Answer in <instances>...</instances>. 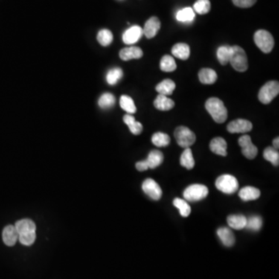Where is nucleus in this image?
<instances>
[{
  "instance_id": "obj_1",
  "label": "nucleus",
  "mask_w": 279,
  "mask_h": 279,
  "mask_svg": "<svg viewBox=\"0 0 279 279\" xmlns=\"http://www.w3.org/2000/svg\"><path fill=\"white\" fill-rule=\"evenodd\" d=\"M206 109L216 123H222L227 120V109L219 99L216 97L209 99L206 103Z\"/></svg>"
},
{
  "instance_id": "obj_2",
  "label": "nucleus",
  "mask_w": 279,
  "mask_h": 279,
  "mask_svg": "<svg viewBox=\"0 0 279 279\" xmlns=\"http://www.w3.org/2000/svg\"><path fill=\"white\" fill-rule=\"evenodd\" d=\"M230 65L232 67L239 71L245 72L248 68V61L245 50L240 46H233L232 47L231 55L230 59Z\"/></svg>"
},
{
  "instance_id": "obj_3",
  "label": "nucleus",
  "mask_w": 279,
  "mask_h": 279,
  "mask_svg": "<svg viewBox=\"0 0 279 279\" xmlns=\"http://www.w3.org/2000/svg\"><path fill=\"white\" fill-rule=\"evenodd\" d=\"M216 187L225 194H234L238 190L239 183L233 175H222L216 179Z\"/></svg>"
},
{
  "instance_id": "obj_4",
  "label": "nucleus",
  "mask_w": 279,
  "mask_h": 279,
  "mask_svg": "<svg viewBox=\"0 0 279 279\" xmlns=\"http://www.w3.org/2000/svg\"><path fill=\"white\" fill-rule=\"evenodd\" d=\"M254 42L262 52L268 54L274 48V41L272 35L265 30H259L254 33Z\"/></svg>"
},
{
  "instance_id": "obj_5",
  "label": "nucleus",
  "mask_w": 279,
  "mask_h": 279,
  "mask_svg": "<svg viewBox=\"0 0 279 279\" xmlns=\"http://www.w3.org/2000/svg\"><path fill=\"white\" fill-rule=\"evenodd\" d=\"M175 139L180 147L188 148L196 142V134L186 126H178L175 131Z\"/></svg>"
},
{
  "instance_id": "obj_6",
  "label": "nucleus",
  "mask_w": 279,
  "mask_h": 279,
  "mask_svg": "<svg viewBox=\"0 0 279 279\" xmlns=\"http://www.w3.org/2000/svg\"><path fill=\"white\" fill-rule=\"evenodd\" d=\"M279 93V83L277 81H270L262 86L258 93V99L263 104H269Z\"/></svg>"
},
{
  "instance_id": "obj_7",
  "label": "nucleus",
  "mask_w": 279,
  "mask_h": 279,
  "mask_svg": "<svg viewBox=\"0 0 279 279\" xmlns=\"http://www.w3.org/2000/svg\"><path fill=\"white\" fill-rule=\"evenodd\" d=\"M209 194V190L204 184H191L184 190L183 196L190 202H197L205 199Z\"/></svg>"
},
{
  "instance_id": "obj_8",
  "label": "nucleus",
  "mask_w": 279,
  "mask_h": 279,
  "mask_svg": "<svg viewBox=\"0 0 279 279\" xmlns=\"http://www.w3.org/2000/svg\"><path fill=\"white\" fill-rule=\"evenodd\" d=\"M239 145L241 147L242 154L248 159H254L257 155V147L253 144L249 135H244L238 140Z\"/></svg>"
},
{
  "instance_id": "obj_9",
  "label": "nucleus",
  "mask_w": 279,
  "mask_h": 279,
  "mask_svg": "<svg viewBox=\"0 0 279 279\" xmlns=\"http://www.w3.org/2000/svg\"><path fill=\"white\" fill-rule=\"evenodd\" d=\"M142 190L146 195L154 200H159L162 196V190L161 187L152 178H147L143 182Z\"/></svg>"
},
{
  "instance_id": "obj_10",
  "label": "nucleus",
  "mask_w": 279,
  "mask_h": 279,
  "mask_svg": "<svg viewBox=\"0 0 279 279\" xmlns=\"http://www.w3.org/2000/svg\"><path fill=\"white\" fill-rule=\"evenodd\" d=\"M252 128V123L248 120H244V119L234 120L227 125V131L231 134L248 133L251 131Z\"/></svg>"
},
{
  "instance_id": "obj_11",
  "label": "nucleus",
  "mask_w": 279,
  "mask_h": 279,
  "mask_svg": "<svg viewBox=\"0 0 279 279\" xmlns=\"http://www.w3.org/2000/svg\"><path fill=\"white\" fill-rule=\"evenodd\" d=\"M144 32L139 26H133L127 29L123 34V41L126 44H134L142 38Z\"/></svg>"
},
{
  "instance_id": "obj_12",
  "label": "nucleus",
  "mask_w": 279,
  "mask_h": 279,
  "mask_svg": "<svg viewBox=\"0 0 279 279\" xmlns=\"http://www.w3.org/2000/svg\"><path fill=\"white\" fill-rule=\"evenodd\" d=\"M161 28V22L156 16H152L145 23L143 32L146 38L151 39L155 38Z\"/></svg>"
},
{
  "instance_id": "obj_13",
  "label": "nucleus",
  "mask_w": 279,
  "mask_h": 279,
  "mask_svg": "<svg viewBox=\"0 0 279 279\" xmlns=\"http://www.w3.org/2000/svg\"><path fill=\"white\" fill-rule=\"evenodd\" d=\"M18 239H19V234L15 226L9 225L4 228L3 231V240L6 245L10 247L13 246L17 241Z\"/></svg>"
},
{
  "instance_id": "obj_14",
  "label": "nucleus",
  "mask_w": 279,
  "mask_h": 279,
  "mask_svg": "<svg viewBox=\"0 0 279 279\" xmlns=\"http://www.w3.org/2000/svg\"><path fill=\"white\" fill-rule=\"evenodd\" d=\"M210 148L213 153L220 156H227V144L222 137H215L212 140L210 144Z\"/></svg>"
},
{
  "instance_id": "obj_15",
  "label": "nucleus",
  "mask_w": 279,
  "mask_h": 279,
  "mask_svg": "<svg viewBox=\"0 0 279 279\" xmlns=\"http://www.w3.org/2000/svg\"><path fill=\"white\" fill-rule=\"evenodd\" d=\"M217 235L226 247H232L235 243L234 233L227 227H221L218 229Z\"/></svg>"
},
{
  "instance_id": "obj_16",
  "label": "nucleus",
  "mask_w": 279,
  "mask_h": 279,
  "mask_svg": "<svg viewBox=\"0 0 279 279\" xmlns=\"http://www.w3.org/2000/svg\"><path fill=\"white\" fill-rule=\"evenodd\" d=\"M142 57L143 51L138 47L123 48L120 51V58L123 61L139 59Z\"/></svg>"
},
{
  "instance_id": "obj_17",
  "label": "nucleus",
  "mask_w": 279,
  "mask_h": 279,
  "mask_svg": "<svg viewBox=\"0 0 279 279\" xmlns=\"http://www.w3.org/2000/svg\"><path fill=\"white\" fill-rule=\"evenodd\" d=\"M172 53L175 57L181 60H187L190 56V46L184 43H178L173 46Z\"/></svg>"
},
{
  "instance_id": "obj_18",
  "label": "nucleus",
  "mask_w": 279,
  "mask_h": 279,
  "mask_svg": "<svg viewBox=\"0 0 279 279\" xmlns=\"http://www.w3.org/2000/svg\"><path fill=\"white\" fill-rule=\"evenodd\" d=\"M260 190L252 186H246L239 192V196L244 201L256 200L260 197Z\"/></svg>"
},
{
  "instance_id": "obj_19",
  "label": "nucleus",
  "mask_w": 279,
  "mask_h": 279,
  "mask_svg": "<svg viewBox=\"0 0 279 279\" xmlns=\"http://www.w3.org/2000/svg\"><path fill=\"white\" fill-rule=\"evenodd\" d=\"M154 106L159 110L169 111L175 106V102L168 98L166 96L159 94L154 101Z\"/></svg>"
},
{
  "instance_id": "obj_20",
  "label": "nucleus",
  "mask_w": 279,
  "mask_h": 279,
  "mask_svg": "<svg viewBox=\"0 0 279 279\" xmlns=\"http://www.w3.org/2000/svg\"><path fill=\"white\" fill-rule=\"evenodd\" d=\"M199 81L205 85H212L217 80V74L211 68H202L199 72Z\"/></svg>"
},
{
  "instance_id": "obj_21",
  "label": "nucleus",
  "mask_w": 279,
  "mask_h": 279,
  "mask_svg": "<svg viewBox=\"0 0 279 279\" xmlns=\"http://www.w3.org/2000/svg\"><path fill=\"white\" fill-rule=\"evenodd\" d=\"M227 222L230 228L242 230L246 227L247 218L243 215H230L227 217Z\"/></svg>"
},
{
  "instance_id": "obj_22",
  "label": "nucleus",
  "mask_w": 279,
  "mask_h": 279,
  "mask_svg": "<svg viewBox=\"0 0 279 279\" xmlns=\"http://www.w3.org/2000/svg\"><path fill=\"white\" fill-rule=\"evenodd\" d=\"M18 234H23L30 233V232H36V225L33 221L28 219H21L17 221L15 224Z\"/></svg>"
},
{
  "instance_id": "obj_23",
  "label": "nucleus",
  "mask_w": 279,
  "mask_h": 279,
  "mask_svg": "<svg viewBox=\"0 0 279 279\" xmlns=\"http://www.w3.org/2000/svg\"><path fill=\"white\" fill-rule=\"evenodd\" d=\"M145 161L149 169H156L157 167L161 165V163L164 161V155L160 151L154 150L149 153L148 157Z\"/></svg>"
},
{
  "instance_id": "obj_24",
  "label": "nucleus",
  "mask_w": 279,
  "mask_h": 279,
  "mask_svg": "<svg viewBox=\"0 0 279 279\" xmlns=\"http://www.w3.org/2000/svg\"><path fill=\"white\" fill-rule=\"evenodd\" d=\"M123 121L127 125L129 131L134 135H139L143 131V126L140 122L136 121L135 118L131 114H126L123 117Z\"/></svg>"
},
{
  "instance_id": "obj_25",
  "label": "nucleus",
  "mask_w": 279,
  "mask_h": 279,
  "mask_svg": "<svg viewBox=\"0 0 279 279\" xmlns=\"http://www.w3.org/2000/svg\"><path fill=\"white\" fill-rule=\"evenodd\" d=\"M175 88V83L171 79H164L156 86V91L161 95L170 96Z\"/></svg>"
},
{
  "instance_id": "obj_26",
  "label": "nucleus",
  "mask_w": 279,
  "mask_h": 279,
  "mask_svg": "<svg viewBox=\"0 0 279 279\" xmlns=\"http://www.w3.org/2000/svg\"><path fill=\"white\" fill-rule=\"evenodd\" d=\"M195 11L191 7L181 9L176 13V20L179 22L190 23L195 19Z\"/></svg>"
},
{
  "instance_id": "obj_27",
  "label": "nucleus",
  "mask_w": 279,
  "mask_h": 279,
  "mask_svg": "<svg viewBox=\"0 0 279 279\" xmlns=\"http://www.w3.org/2000/svg\"><path fill=\"white\" fill-rule=\"evenodd\" d=\"M180 163H181V166L189 169V170H191L194 168L195 160L193 158V152L190 147L185 148V150L181 154Z\"/></svg>"
},
{
  "instance_id": "obj_28",
  "label": "nucleus",
  "mask_w": 279,
  "mask_h": 279,
  "mask_svg": "<svg viewBox=\"0 0 279 279\" xmlns=\"http://www.w3.org/2000/svg\"><path fill=\"white\" fill-rule=\"evenodd\" d=\"M231 52L232 47H230V46H221V47L218 48L217 59L221 65H226L229 63Z\"/></svg>"
},
{
  "instance_id": "obj_29",
  "label": "nucleus",
  "mask_w": 279,
  "mask_h": 279,
  "mask_svg": "<svg viewBox=\"0 0 279 279\" xmlns=\"http://www.w3.org/2000/svg\"><path fill=\"white\" fill-rule=\"evenodd\" d=\"M152 141L156 147H167L170 144V137L164 133H155L152 137Z\"/></svg>"
},
{
  "instance_id": "obj_30",
  "label": "nucleus",
  "mask_w": 279,
  "mask_h": 279,
  "mask_svg": "<svg viewBox=\"0 0 279 279\" xmlns=\"http://www.w3.org/2000/svg\"><path fill=\"white\" fill-rule=\"evenodd\" d=\"M120 107L129 114H135L137 111L134 100L128 96L123 95L120 97Z\"/></svg>"
},
{
  "instance_id": "obj_31",
  "label": "nucleus",
  "mask_w": 279,
  "mask_h": 279,
  "mask_svg": "<svg viewBox=\"0 0 279 279\" xmlns=\"http://www.w3.org/2000/svg\"><path fill=\"white\" fill-rule=\"evenodd\" d=\"M160 68H161V71H165V72H172L176 69L177 65L172 56L164 55L163 56L161 62H160Z\"/></svg>"
},
{
  "instance_id": "obj_32",
  "label": "nucleus",
  "mask_w": 279,
  "mask_h": 279,
  "mask_svg": "<svg viewBox=\"0 0 279 279\" xmlns=\"http://www.w3.org/2000/svg\"><path fill=\"white\" fill-rule=\"evenodd\" d=\"M173 205L179 210L180 214L183 217H188L191 213V207L184 199L176 198L174 199Z\"/></svg>"
},
{
  "instance_id": "obj_33",
  "label": "nucleus",
  "mask_w": 279,
  "mask_h": 279,
  "mask_svg": "<svg viewBox=\"0 0 279 279\" xmlns=\"http://www.w3.org/2000/svg\"><path fill=\"white\" fill-rule=\"evenodd\" d=\"M264 158L265 160L271 162L273 165L277 166L279 164V153L274 147H268L264 151Z\"/></svg>"
},
{
  "instance_id": "obj_34",
  "label": "nucleus",
  "mask_w": 279,
  "mask_h": 279,
  "mask_svg": "<svg viewBox=\"0 0 279 279\" xmlns=\"http://www.w3.org/2000/svg\"><path fill=\"white\" fill-rule=\"evenodd\" d=\"M116 103L115 97L111 93L106 92L103 94L99 100V106L103 109H110Z\"/></svg>"
},
{
  "instance_id": "obj_35",
  "label": "nucleus",
  "mask_w": 279,
  "mask_h": 279,
  "mask_svg": "<svg viewBox=\"0 0 279 279\" xmlns=\"http://www.w3.org/2000/svg\"><path fill=\"white\" fill-rule=\"evenodd\" d=\"M113 40H114V35H113L112 32L107 29H103V30H100L97 34V41L102 46H104V47L109 45L113 42Z\"/></svg>"
},
{
  "instance_id": "obj_36",
  "label": "nucleus",
  "mask_w": 279,
  "mask_h": 279,
  "mask_svg": "<svg viewBox=\"0 0 279 279\" xmlns=\"http://www.w3.org/2000/svg\"><path fill=\"white\" fill-rule=\"evenodd\" d=\"M123 70L120 68H114L113 69L109 70V72L106 76V81L108 84L110 85H114L119 82V80L123 77Z\"/></svg>"
},
{
  "instance_id": "obj_37",
  "label": "nucleus",
  "mask_w": 279,
  "mask_h": 279,
  "mask_svg": "<svg viewBox=\"0 0 279 279\" xmlns=\"http://www.w3.org/2000/svg\"><path fill=\"white\" fill-rule=\"evenodd\" d=\"M193 9H194L193 10L198 14H207L211 9L210 0H197L193 6Z\"/></svg>"
},
{
  "instance_id": "obj_38",
  "label": "nucleus",
  "mask_w": 279,
  "mask_h": 279,
  "mask_svg": "<svg viewBox=\"0 0 279 279\" xmlns=\"http://www.w3.org/2000/svg\"><path fill=\"white\" fill-rule=\"evenodd\" d=\"M262 224H263V221L260 216H252L248 219L247 218V224L245 228L252 230V231H258L262 228Z\"/></svg>"
},
{
  "instance_id": "obj_39",
  "label": "nucleus",
  "mask_w": 279,
  "mask_h": 279,
  "mask_svg": "<svg viewBox=\"0 0 279 279\" xmlns=\"http://www.w3.org/2000/svg\"><path fill=\"white\" fill-rule=\"evenodd\" d=\"M18 240L22 245L30 246V245H33L35 240H36V232H30V233H27V234H20Z\"/></svg>"
},
{
  "instance_id": "obj_40",
  "label": "nucleus",
  "mask_w": 279,
  "mask_h": 279,
  "mask_svg": "<svg viewBox=\"0 0 279 279\" xmlns=\"http://www.w3.org/2000/svg\"><path fill=\"white\" fill-rule=\"evenodd\" d=\"M236 7H240V8H249L253 7L257 2V0H232Z\"/></svg>"
},
{
  "instance_id": "obj_41",
  "label": "nucleus",
  "mask_w": 279,
  "mask_h": 279,
  "mask_svg": "<svg viewBox=\"0 0 279 279\" xmlns=\"http://www.w3.org/2000/svg\"><path fill=\"white\" fill-rule=\"evenodd\" d=\"M136 168H137V170L140 171V172H144V171L147 170V169H149L148 165H147L145 160L137 162V164H136Z\"/></svg>"
},
{
  "instance_id": "obj_42",
  "label": "nucleus",
  "mask_w": 279,
  "mask_h": 279,
  "mask_svg": "<svg viewBox=\"0 0 279 279\" xmlns=\"http://www.w3.org/2000/svg\"><path fill=\"white\" fill-rule=\"evenodd\" d=\"M279 138L278 137H276L275 139H274V141H273V146H274V148L275 149H278L279 147Z\"/></svg>"
}]
</instances>
